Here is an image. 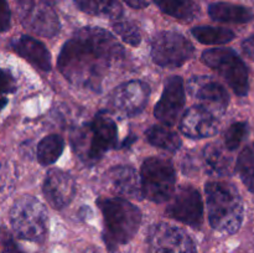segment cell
Segmentation results:
<instances>
[{
	"label": "cell",
	"instance_id": "cell-11",
	"mask_svg": "<svg viewBox=\"0 0 254 253\" xmlns=\"http://www.w3.org/2000/svg\"><path fill=\"white\" fill-rule=\"evenodd\" d=\"M150 88L141 81H130L117 87L109 98L111 109L117 116L134 117L145 108Z\"/></svg>",
	"mask_w": 254,
	"mask_h": 253
},
{
	"label": "cell",
	"instance_id": "cell-18",
	"mask_svg": "<svg viewBox=\"0 0 254 253\" xmlns=\"http://www.w3.org/2000/svg\"><path fill=\"white\" fill-rule=\"evenodd\" d=\"M10 46L17 55L24 57L37 68L45 72L51 69V55L39 40L22 35L14 37L10 42Z\"/></svg>",
	"mask_w": 254,
	"mask_h": 253
},
{
	"label": "cell",
	"instance_id": "cell-29",
	"mask_svg": "<svg viewBox=\"0 0 254 253\" xmlns=\"http://www.w3.org/2000/svg\"><path fill=\"white\" fill-rule=\"evenodd\" d=\"M0 21H1V30L2 31H6L10 26V9L9 5H7L6 0H1V10H0Z\"/></svg>",
	"mask_w": 254,
	"mask_h": 253
},
{
	"label": "cell",
	"instance_id": "cell-15",
	"mask_svg": "<svg viewBox=\"0 0 254 253\" xmlns=\"http://www.w3.org/2000/svg\"><path fill=\"white\" fill-rule=\"evenodd\" d=\"M42 191L47 202L59 210L66 207L73 200L76 195V183L66 171L52 169L45 178Z\"/></svg>",
	"mask_w": 254,
	"mask_h": 253
},
{
	"label": "cell",
	"instance_id": "cell-5",
	"mask_svg": "<svg viewBox=\"0 0 254 253\" xmlns=\"http://www.w3.org/2000/svg\"><path fill=\"white\" fill-rule=\"evenodd\" d=\"M47 211L34 196H22L10 210V223L17 237L42 242L47 233Z\"/></svg>",
	"mask_w": 254,
	"mask_h": 253
},
{
	"label": "cell",
	"instance_id": "cell-20",
	"mask_svg": "<svg viewBox=\"0 0 254 253\" xmlns=\"http://www.w3.org/2000/svg\"><path fill=\"white\" fill-rule=\"evenodd\" d=\"M208 14L215 21L246 24L253 19V12L242 5L230 2H213L208 6Z\"/></svg>",
	"mask_w": 254,
	"mask_h": 253
},
{
	"label": "cell",
	"instance_id": "cell-25",
	"mask_svg": "<svg viewBox=\"0 0 254 253\" xmlns=\"http://www.w3.org/2000/svg\"><path fill=\"white\" fill-rule=\"evenodd\" d=\"M191 32L197 41L205 45H223L235 39V32L225 27L196 26Z\"/></svg>",
	"mask_w": 254,
	"mask_h": 253
},
{
	"label": "cell",
	"instance_id": "cell-8",
	"mask_svg": "<svg viewBox=\"0 0 254 253\" xmlns=\"http://www.w3.org/2000/svg\"><path fill=\"white\" fill-rule=\"evenodd\" d=\"M151 57L161 67L183 66L193 56V45L183 34L174 31L159 32L151 40Z\"/></svg>",
	"mask_w": 254,
	"mask_h": 253
},
{
	"label": "cell",
	"instance_id": "cell-32",
	"mask_svg": "<svg viewBox=\"0 0 254 253\" xmlns=\"http://www.w3.org/2000/svg\"><path fill=\"white\" fill-rule=\"evenodd\" d=\"M242 50L251 60L254 61V35L242 42Z\"/></svg>",
	"mask_w": 254,
	"mask_h": 253
},
{
	"label": "cell",
	"instance_id": "cell-10",
	"mask_svg": "<svg viewBox=\"0 0 254 253\" xmlns=\"http://www.w3.org/2000/svg\"><path fill=\"white\" fill-rule=\"evenodd\" d=\"M148 253H197L192 238L181 228L158 223L149 230L146 237Z\"/></svg>",
	"mask_w": 254,
	"mask_h": 253
},
{
	"label": "cell",
	"instance_id": "cell-7",
	"mask_svg": "<svg viewBox=\"0 0 254 253\" xmlns=\"http://www.w3.org/2000/svg\"><path fill=\"white\" fill-rule=\"evenodd\" d=\"M145 197L156 203H163L173 197L176 176L174 166L168 159L149 158L140 171Z\"/></svg>",
	"mask_w": 254,
	"mask_h": 253
},
{
	"label": "cell",
	"instance_id": "cell-27",
	"mask_svg": "<svg viewBox=\"0 0 254 253\" xmlns=\"http://www.w3.org/2000/svg\"><path fill=\"white\" fill-rule=\"evenodd\" d=\"M113 30L116 31L117 35L122 37L124 42L131 45V46H138L141 41L140 32L139 29L130 21L127 20H122V21H117L113 25Z\"/></svg>",
	"mask_w": 254,
	"mask_h": 253
},
{
	"label": "cell",
	"instance_id": "cell-26",
	"mask_svg": "<svg viewBox=\"0 0 254 253\" xmlns=\"http://www.w3.org/2000/svg\"><path fill=\"white\" fill-rule=\"evenodd\" d=\"M237 170L243 184L254 192V143L246 146L237 160Z\"/></svg>",
	"mask_w": 254,
	"mask_h": 253
},
{
	"label": "cell",
	"instance_id": "cell-24",
	"mask_svg": "<svg viewBox=\"0 0 254 253\" xmlns=\"http://www.w3.org/2000/svg\"><path fill=\"white\" fill-rule=\"evenodd\" d=\"M64 141L62 136L51 134L42 139L37 146V160L41 165H52L61 156Z\"/></svg>",
	"mask_w": 254,
	"mask_h": 253
},
{
	"label": "cell",
	"instance_id": "cell-21",
	"mask_svg": "<svg viewBox=\"0 0 254 253\" xmlns=\"http://www.w3.org/2000/svg\"><path fill=\"white\" fill-rule=\"evenodd\" d=\"M154 2L163 12L183 21H192L200 14V6L193 0H154Z\"/></svg>",
	"mask_w": 254,
	"mask_h": 253
},
{
	"label": "cell",
	"instance_id": "cell-14",
	"mask_svg": "<svg viewBox=\"0 0 254 253\" xmlns=\"http://www.w3.org/2000/svg\"><path fill=\"white\" fill-rule=\"evenodd\" d=\"M185 104V87L181 77L173 76L166 79L160 101L156 103L154 114L161 123L174 126L178 122Z\"/></svg>",
	"mask_w": 254,
	"mask_h": 253
},
{
	"label": "cell",
	"instance_id": "cell-33",
	"mask_svg": "<svg viewBox=\"0 0 254 253\" xmlns=\"http://www.w3.org/2000/svg\"><path fill=\"white\" fill-rule=\"evenodd\" d=\"M124 1L134 9H143L150 4V0H124Z\"/></svg>",
	"mask_w": 254,
	"mask_h": 253
},
{
	"label": "cell",
	"instance_id": "cell-17",
	"mask_svg": "<svg viewBox=\"0 0 254 253\" xmlns=\"http://www.w3.org/2000/svg\"><path fill=\"white\" fill-rule=\"evenodd\" d=\"M106 185L114 193L123 197L141 200L144 197L141 176L131 166H114L104 176Z\"/></svg>",
	"mask_w": 254,
	"mask_h": 253
},
{
	"label": "cell",
	"instance_id": "cell-22",
	"mask_svg": "<svg viewBox=\"0 0 254 253\" xmlns=\"http://www.w3.org/2000/svg\"><path fill=\"white\" fill-rule=\"evenodd\" d=\"M79 10L96 16L118 19L123 12L118 0H73Z\"/></svg>",
	"mask_w": 254,
	"mask_h": 253
},
{
	"label": "cell",
	"instance_id": "cell-4",
	"mask_svg": "<svg viewBox=\"0 0 254 253\" xmlns=\"http://www.w3.org/2000/svg\"><path fill=\"white\" fill-rule=\"evenodd\" d=\"M117 136L118 131L113 119L104 112H99L88 126H81L73 134L72 144L78 158L93 165L117 145Z\"/></svg>",
	"mask_w": 254,
	"mask_h": 253
},
{
	"label": "cell",
	"instance_id": "cell-1",
	"mask_svg": "<svg viewBox=\"0 0 254 253\" xmlns=\"http://www.w3.org/2000/svg\"><path fill=\"white\" fill-rule=\"evenodd\" d=\"M123 57V47L113 35L101 27L86 26L64 45L57 64L69 83L99 92L112 67Z\"/></svg>",
	"mask_w": 254,
	"mask_h": 253
},
{
	"label": "cell",
	"instance_id": "cell-12",
	"mask_svg": "<svg viewBox=\"0 0 254 253\" xmlns=\"http://www.w3.org/2000/svg\"><path fill=\"white\" fill-rule=\"evenodd\" d=\"M166 213L191 227L198 228L202 225L203 205L200 192L192 186H181L170 198Z\"/></svg>",
	"mask_w": 254,
	"mask_h": 253
},
{
	"label": "cell",
	"instance_id": "cell-28",
	"mask_svg": "<svg viewBox=\"0 0 254 253\" xmlns=\"http://www.w3.org/2000/svg\"><path fill=\"white\" fill-rule=\"evenodd\" d=\"M248 133L247 124L243 122L232 124L225 134V144L228 150H236Z\"/></svg>",
	"mask_w": 254,
	"mask_h": 253
},
{
	"label": "cell",
	"instance_id": "cell-23",
	"mask_svg": "<svg viewBox=\"0 0 254 253\" xmlns=\"http://www.w3.org/2000/svg\"><path fill=\"white\" fill-rule=\"evenodd\" d=\"M146 139L151 145L168 151H178L181 146L179 134L165 126H153L149 128L146 130Z\"/></svg>",
	"mask_w": 254,
	"mask_h": 253
},
{
	"label": "cell",
	"instance_id": "cell-31",
	"mask_svg": "<svg viewBox=\"0 0 254 253\" xmlns=\"http://www.w3.org/2000/svg\"><path fill=\"white\" fill-rule=\"evenodd\" d=\"M1 253H22V252L16 247V245H15L14 241H12L11 238L4 236V237H2V243H1Z\"/></svg>",
	"mask_w": 254,
	"mask_h": 253
},
{
	"label": "cell",
	"instance_id": "cell-19",
	"mask_svg": "<svg viewBox=\"0 0 254 253\" xmlns=\"http://www.w3.org/2000/svg\"><path fill=\"white\" fill-rule=\"evenodd\" d=\"M206 173L212 176H227L233 173V159L230 150L218 143L206 145L202 153Z\"/></svg>",
	"mask_w": 254,
	"mask_h": 253
},
{
	"label": "cell",
	"instance_id": "cell-30",
	"mask_svg": "<svg viewBox=\"0 0 254 253\" xmlns=\"http://www.w3.org/2000/svg\"><path fill=\"white\" fill-rule=\"evenodd\" d=\"M2 74H4V77H2V91H4V93H10L15 89V81L7 69H4Z\"/></svg>",
	"mask_w": 254,
	"mask_h": 253
},
{
	"label": "cell",
	"instance_id": "cell-9",
	"mask_svg": "<svg viewBox=\"0 0 254 253\" xmlns=\"http://www.w3.org/2000/svg\"><path fill=\"white\" fill-rule=\"evenodd\" d=\"M17 14L25 29L37 36L54 37L60 31L56 11L45 0H19Z\"/></svg>",
	"mask_w": 254,
	"mask_h": 253
},
{
	"label": "cell",
	"instance_id": "cell-13",
	"mask_svg": "<svg viewBox=\"0 0 254 253\" xmlns=\"http://www.w3.org/2000/svg\"><path fill=\"white\" fill-rule=\"evenodd\" d=\"M189 93L215 116H222L230 103V97L222 84L208 76H195L188 83Z\"/></svg>",
	"mask_w": 254,
	"mask_h": 253
},
{
	"label": "cell",
	"instance_id": "cell-3",
	"mask_svg": "<svg viewBox=\"0 0 254 253\" xmlns=\"http://www.w3.org/2000/svg\"><path fill=\"white\" fill-rule=\"evenodd\" d=\"M104 218V241L111 251L128 243L139 230L141 212L123 197H102L97 200Z\"/></svg>",
	"mask_w": 254,
	"mask_h": 253
},
{
	"label": "cell",
	"instance_id": "cell-6",
	"mask_svg": "<svg viewBox=\"0 0 254 253\" xmlns=\"http://www.w3.org/2000/svg\"><path fill=\"white\" fill-rule=\"evenodd\" d=\"M202 60L230 84L237 96L243 97L248 93V69L235 51L225 47L206 50L202 54Z\"/></svg>",
	"mask_w": 254,
	"mask_h": 253
},
{
	"label": "cell",
	"instance_id": "cell-2",
	"mask_svg": "<svg viewBox=\"0 0 254 253\" xmlns=\"http://www.w3.org/2000/svg\"><path fill=\"white\" fill-rule=\"evenodd\" d=\"M208 220L216 231L226 235L236 233L243 222V201L233 185L211 181L205 188Z\"/></svg>",
	"mask_w": 254,
	"mask_h": 253
},
{
	"label": "cell",
	"instance_id": "cell-16",
	"mask_svg": "<svg viewBox=\"0 0 254 253\" xmlns=\"http://www.w3.org/2000/svg\"><path fill=\"white\" fill-rule=\"evenodd\" d=\"M220 128L217 118L202 106H193L184 113L180 121V130L184 135L193 139L215 135Z\"/></svg>",
	"mask_w": 254,
	"mask_h": 253
}]
</instances>
